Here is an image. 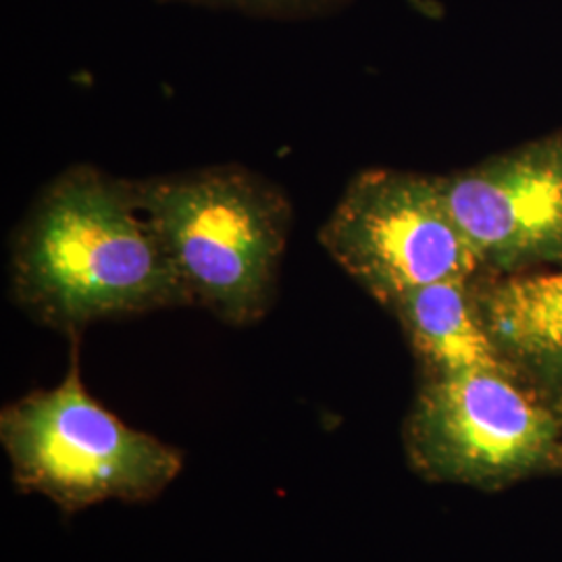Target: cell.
I'll return each instance as SVG.
<instances>
[{
  "label": "cell",
  "instance_id": "9",
  "mask_svg": "<svg viewBox=\"0 0 562 562\" xmlns=\"http://www.w3.org/2000/svg\"><path fill=\"white\" fill-rule=\"evenodd\" d=\"M211 7L236 9L241 13L252 15H269V18H302L323 13L341 0H196Z\"/></svg>",
  "mask_w": 562,
  "mask_h": 562
},
{
  "label": "cell",
  "instance_id": "6",
  "mask_svg": "<svg viewBox=\"0 0 562 562\" xmlns=\"http://www.w3.org/2000/svg\"><path fill=\"white\" fill-rule=\"evenodd\" d=\"M440 181L483 273L562 269V130Z\"/></svg>",
  "mask_w": 562,
  "mask_h": 562
},
{
  "label": "cell",
  "instance_id": "1",
  "mask_svg": "<svg viewBox=\"0 0 562 562\" xmlns=\"http://www.w3.org/2000/svg\"><path fill=\"white\" fill-rule=\"evenodd\" d=\"M11 288L53 329L192 304L132 181L76 167L53 181L21 225Z\"/></svg>",
  "mask_w": 562,
  "mask_h": 562
},
{
  "label": "cell",
  "instance_id": "8",
  "mask_svg": "<svg viewBox=\"0 0 562 562\" xmlns=\"http://www.w3.org/2000/svg\"><path fill=\"white\" fill-rule=\"evenodd\" d=\"M385 308L401 323L423 375L508 371L480 317L471 281L422 285Z\"/></svg>",
  "mask_w": 562,
  "mask_h": 562
},
{
  "label": "cell",
  "instance_id": "4",
  "mask_svg": "<svg viewBox=\"0 0 562 562\" xmlns=\"http://www.w3.org/2000/svg\"><path fill=\"white\" fill-rule=\"evenodd\" d=\"M402 446L429 483L503 492L562 477L561 419L508 371L423 375Z\"/></svg>",
  "mask_w": 562,
  "mask_h": 562
},
{
  "label": "cell",
  "instance_id": "7",
  "mask_svg": "<svg viewBox=\"0 0 562 562\" xmlns=\"http://www.w3.org/2000/svg\"><path fill=\"white\" fill-rule=\"evenodd\" d=\"M471 288L508 373L562 423V269L482 273Z\"/></svg>",
  "mask_w": 562,
  "mask_h": 562
},
{
  "label": "cell",
  "instance_id": "3",
  "mask_svg": "<svg viewBox=\"0 0 562 562\" xmlns=\"http://www.w3.org/2000/svg\"><path fill=\"white\" fill-rule=\"evenodd\" d=\"M0 443L18 490L44 496L65 515L155 501L183 469L178 448L130 427L88 394L78 350L59 385L2 408Z\"/></svg>",
  "mask_w": 562,
  "mask_h": 562
},
{
  "label": "cell",
  "instance_id": "5",
  "mask_svg": "<svg viewBox=\"0 0 562 562\" xmlns=\"http://www.w3.org/2000/svg\"><path fill=\"white\" fill-rule=\"evenodd\" d=\"M322 246L383 306L438 281H473L482 259L454 222L440 176L369 169L348 183Z\"/></svg>",
  "mask_w": 562,
  "mask_h": 562
},
{
  "label": "cell",
  "instance_id": "2",
  "mask_svg": "<svg viewBox=\"0 0 562 562\" xmlns=\"http://www.w3.org/2000/svg\"><path fill=\"white\" fill-rule=\"evenodd\" d=\"M132 183L190 302L229 325L262 319L292 223L280 190L241 167Z\"/></svg>",
  "mask_w": 562,
  "mask_h": 562
}]
</instances>
